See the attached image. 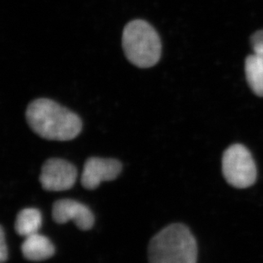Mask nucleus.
Here are the masks:
<instances>
[{
	"label": "nucleus",
	"instance_id": "10",
	"mask_svg": "<svg viewBox=\"0 0 263 263\" xmlns=\"http://www.w3.org/2000/svg\"><path fill=\"white\" fill-rule=\"evenodd\" d=\"M246 79L251 90L263 97V63L256 55H249L245 64Z\"/></svg>",
	"mask_w": 263,
	"mask_h": 263
},
{
	"label": "nucleus",
	"instance_id": "7",
	"mask_svg": "<svg viewBox=\"0 0 263 263\" xmlns=\"http://www.w3.org/2000/svg\"><path fill=\"white\" fill-rule=\"evenodd\" d=\"M52 218L58 224L72 221L78 229L88 231L94 226V215L85 204L73 199H63L55 201L52 207Z\"/></svg>",
	"mask_w": 263,
	"mask_h": 263
},
{
	"label": "nucleus",
	"instance_id": "12",
	"mask_svg": "<svg viewBox=\"0 0 263 263\" xmlns=\"http://www.w3.org/2000/svg\"><path fill=\"white\" fill-rule=\"evenodd\" d=\"M8 260V247L5 239V229H0V262L5 263Z\"/></svg>",
	"mask_w": 263,
	"mask_h": 263
},
{
	"label": "nucleus",
	"instance_id": "11",
	"mask_svg": "<svg viewBox=\"0 0 263 263\" xmlns=\"http://www.w3.org/2000/svg\"><path fill=\"white\" fill-rule=\"evenodd\" d=\"M251 44L254 55H256L263 63V30L257 31L251 36Z\"/></svg>",
	"mask_w": 263,
	"mask_h": 263
},
{
	"label": "nucleus",
	"instance_id": "5",
	"mask_svg": "<svg viewBox=\"0 0 263 263\" xmlns=\"http://www.w3.org/2000/svg\"><path fill=\"white\" fill-rule=\"evenodd\" d=\"M77 168L65 159L52 158L43 164L40 181L46 191H66L74 186Z\"/></svg>",
	"mask_w": 263,
	"mask_h": 263
},
{
	"label": "nucleus",
	"instance_id": "6",
	"mask_svg": "<svg viewBox=\"0 0 263 263\" xmlns=\"http://www.w3.org/2000/svg\"><path fill=\"white\" fill-rule=\"evenodd\" d=\"M122 172V164L115 159L90 157L85 161L81 184L87 190H94L103 181H112Z\"/></svg>",
	"mask_w": 263,
	"mask_h": 263
},
{
	"label": "nucleus",
	"instance_id": "8",
	"mask_svg": "<svg viewBox=\"0 0 263 263\" xmlns=\"http://www.w3.org/2000/svg\"><path fill=\"white\" fill-rule=\"evenodd\" d=\"M21 249L23 256L31 261H45L55 253V246L50 238L39 233L25 238Z\"/></svg>",
	"mask_w": 263,
	"mask_h": 263
},
{
	"label": "nucleus",
	"instance_id": "9",
	"mask_svg": "<svg viewBox=\"0 0 263 263\" xmlns=\"http://www.w3.org/2000/svg\"><path fill=\"white\" fill-rule=\"evenodd\" d=\"M42 226V215L37 209L25 208L17 214L15 230L18 235L27 238L37 234Z\"/></svg>",
	"mask_w": 263,
	"mask_h": 263
},
{
	"label": "nucleus",
	"instance_id": "2",
	"mask_svg": "<svg viewBox=\"0 0 263 263\" xmlns=\"http://www.w3.org/2000/svg\"><path fill=\"white\" fill-rule=\"evenodd\" d=\"M197 260L196 239L183 224L165 227L149 243V263H197Z\"/></svg>",
	"mask_w": 263,
	"mask_h": 263
},
{
	"label": "nucleus",
	"instance_id": "3",
	"mask_svg": "<svg viewBox=\"0 0 263 263\" xmlns=\"http://www.w3.org/2000/svg\"><path fill=\"white\" fill-rule=\"evenodd\" d=\"M122 46L132 64L139 68H150L159 62L162 43L155 28L142 19L127 23L123 31Z\"/></svg>",
	"mask_w": 263,
	"mask_h": 263
},
{
	"label": "nucleus",
	"instance_id": "1",
	"mask_svg": "<svg viewBox=\"0 0 263 263\" xmlns=\"http://www.w3.org/2000/svg\"><path fill=\"white\" fill-rule=\"evenodd\" d=\"M26 119L32 132L50 141H71L82 130V120L77 114L48 98L30 102Z\"/></svg>",
	"mask_w": 263,
	"mask_h": 263
},
{
	"label": "nucleus",
	"instance_id": "4",
	"mask_svg": "<svg viewBox=\"0 0 263 263\" xmlns=\"http://www.w3.org/2000/svg\"><path fill=\"white\" fill-rule=\"evenodd\" d=\"M224 178L236 189H246L256 181L257 171L251 152L241 144L229 146L222 157Z\"/></svg>",
	"mask_w": 263,
	"mask_h": 263
}]
</instances>
